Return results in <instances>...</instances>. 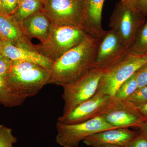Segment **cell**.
Here are the masks:
<instances>
[{"label": "cell", "instance_id": "24", "mask_svg": "<svg viewBox=\"0 0 147 147\" xmlns=\"http://www.w3.org/2000/svg\"><path fill=\"white\" fill-rule=\"evenodd\" d=\"M138 88L147 86V63L141 67L135 73Z\"/></svg>", "mask_w": 147, "mask_h": 147}, {"label": "cell", "instance_id": "27", "mask_svg": "<svg viewBox=\"0 0 147 147\" xmlns=\"http://www.w3.org/2000/svg\"><path fill=\"white\" fill-rule=\"evenodd\" d=\"M137 7L140 12L147 13V0H139Z\"/></svg>", "mask_w": 147, "mask_h": 147}, {"label": "cell", "instance_id": "23", "mask_svg": "<svg viewBox=\"0 0 147 147\" xmlns=\"http://www.w3.org/2000/svg\"><path fill=\"white\" fill-rule=\"evenodd\" d=\"M12 61L0 52V77L7 79L11 70Z\"/></svg>", "mask_w": 147, "mask_h": 147}, {"label": "cell", "instance_id": "34", "mask_svg": "<svg viewBox=\"0 0 147 147\" xmlns=\"http://www.w3.org/2000/svg\"><path fill=\"white\" fill-rule=\"evenodd\" d=\"M18 1H20V0H18Z\"/></svg>", "mask_w": 147, "mask_h": 147}, {"label": "cell", "instance_id": "4", "mask_svg": "<svg viewBox=\"0 0 147 147\" xmlns=\"http://www.w3.org/2000/svg\"><path fill=\"white\" fill-rule=\"evenodd\" d=\"M147 63V55L128 53L122 59L104 71L100 78L97 92L114 97L120 86Z\"/></svg>", "mask_w": 147, "mask_h": 147}, {"label": "cell", "instance_id": "28", "mask_svg": "<svg viewBox=\"0 0 147 147\" xmlns=\"http://www.w3.org/2000/svg\"><path fill=\"white\" fill-rule=\"evenodd\" d=\"M137 108L144 119H147V102L138 106Z\"/></svg>", "mask_w": 147, "mask_h": 147}, {"label": "cell", "instance_id": "5", "mask_svg": "<svg viewBox=\"0 0 147 147\" xmlns=\"http://www.w3.org/2000/svg\"><path fill=\"white\" fill-rule=\"evenodd\" d=\"M41 10L52 24L84 29V0H41Z\"/></svg>", "mask_w": 147, "mask_h": 147}, {"label": "cell", "instance_id": "22", "mask_svg": "<svg viewBox=\"0 0 147 147\" xmlns=\"http://www.w3.org/2000/svg\"><path fill=\"white\" fill-rule=\"evenodd\" d=\"M127 100L137 107L147 102V86L138 88Z\"/></svg>", "mask_w": 147, "mask_h": 147}, {"label": "cell", "instance_id": "2", "mask_svg": "<svg viewBox=\"0 0 147 147\" xmlns=\"http://www.w3.org/2000/svg\"><path fill=\"white\" fill-rule=\"evenodd\" d=\"M88 35H89L81 28L53 24L47 38L38 45H32L31 49L53 62L67 51L79 45Z\"/></svg>", "mask_w": 147, "mask_h": 147}, {"label": "cell", "instance_id": "17", "mask_svg": "<svg viewBox=\"0 0 147 147\" xmlns=\"http://www.w3.org/2000/svg\"><path fill=\"white\" fill-rule=\"evenodd\" d=\"M26 99L13 89L6 79L0 77V104L12 108L22 105Z\"/></svg>", "mask_w": 147, "mask_h": 147}, {"label": "cell", "instance_id": "10", "mask_svg": "<svg viewBox=\"0 0 147 147\" xmlns=\"http://www.w3.org/2000/svg\"><path fill=\"white\" fill-rule=\"evenodd\" d=\"M50 70L39 66L16 74H9L7 81L13 89L25 98L38 93L48 84Z\"/></svg>", "mask_w": 147, "mask_h": 147}, {"label": "cell", "instance_id": "20", "mask_svg": "<svg viewBox=\"0 0 147 147\" xmlns=\"http://www.w3.org/2000/svg\"><path fill=\"white\" fill-rule=\"evenodd\" d=\"M138 89V84L134 74L120 86L114 97L117 100H127Z\"/></svg>", "mask_w": 147, "mask_h": 147}, {"label": "cell", "instance_id": "6", "mask_svg": "<svg viewBox=\"0 0 147 147\" xmlns=\"http://www.w3.org/2000/svg\"><path fill=\"white\" fill-rule=\"evenodd\" d=\"M122 100L100 92L78 105L71 112L59 117L57 121L64 124L80 123L100 117L118 106Z\"/></svg>", "mask_w": 147, "mask_h": 147}, {"label": "cell", "instance_id": "33", "mask_svg": "<svg viewBox=\"0 0 147 147\" xmlns=\"http://www.w3.org/2000/svg\"><path fill=\"white\" fill-rule=\"evenodd\" d=\"M3 40L1 38V37H0V46H1V45L2 43Z\"/></svg>", "mask_w": 147, "mask_h": 147}, {"label": "cell", "instance_id": "19", "mask_svg": "<svg viewBox=\"0 0 147 147\" xmlns=\"http://www.w3.org/2000/svg\"><path fill=\"white\" fill-rule=\"evenodd\" d=\"M129 54L139 55H147V21L136 34L129 49Z\"/></svg>", "mask_w": 147, "mask_h": 147}, {"label": "cell", "instance_id": "8", "mask_svg": "<svg viewBox=\"0 0 147 147\" xmlns=\"http://www.w3.org/2000/svg\"><path fill=\"white\" fill-rule=\"evenodd\" d=\"M140 12L136 7L121 1L116 5L110 17L109 27L128 47L134 40L141 22Z\"/></svg>", "mask_w": 147, "mask_h": 147}, {"label": "cell", "instance_id": "25", "mask_svg": "<svg viewBox=\"0 0 147 147\" xmlns=\"http://www.w3.org/2000/svg\"><path fill=\"white\" fill-rule=\"evenodd\" d=\"M125 147H147V135L139 131L137 136Z\"/></svg>", "mask_w": 147, "mask_h": 147}, {"label": "cell", "instance_id": "21", "mask_svg": "<svg viewBox=\"0 0 147 147\" xmlns=\"http://www.w3.org/2000/svg\"><path fill=\"white\" fill-rule=\"evenodd\" d=\"M17 140L11 129L0 125V147H13Z\"/></svg>", "mask_w": 147, "mask_h": 147}, {"label": "cell", "instance_id": "18", "mask_svg": "<svg viewBox=\"0 0 147 147\" xmlns=\"http://www.w3.org/2000/svg\"><path fill=\"white\" fill-rule=\"evenodd\" d=\"M41 0H20L18 7L11 15L18 23L41 10Z\"/></svg>", "mask_w": 147, "mask_h": 147}, {"label": "cell", "instance_id": "7", "mask_svg": "<svg viewBox=\"0 0 147 147\" xmlns=\"http://www.w3.org/2000/svg\"><path fill=\"white\" fill-rule=\"evenodd\" d=\"M56 142L63 147H78L88 137L100 131L116 128L102 117H97L80 123L64 124L57 121Z\"/></svg>", "mask_w": 147, "mask_h": 147}, {"label": "cell", "instance_id": "31", "mask_svg": "<svg viewBox=\"0 0 147 147\" xmlns=\"http://www.w3.org/2000/svg\"><path fill=\"white\" fill-rule=\"evenodd\" d=\"M93 147H125L121 146H114V145H100V146H96Z\"/></svg>", "mask_w": 147, "mask_h": 147}, {"label": "cell", "instance_id": "30", "mask_svg": "<svg viewBox=\"0 0 147 147\" xmlns=\"http://www.w3.org/2000/svg\"><path fill=\"white\" fill-rule=\"evenodd\" d=\"M121 1L124 2L132 6L137 8V4L138 2H139V0H121Z\"/></svg>", "mask_w": 147, "mask_h": 147}, {"label": "cell", "instance_id": "13", "mask_svg": "<svg viewBox=\"0 0 147 147\" xmlns=\"http://www.w3.org/2000/svg\"><path fill=\"white\" fill-rule=\"evenodd\" d=\"M0 52L12 61L30 62L50 70L53 65V61L36 51L17 46L7 40H3L0 46Z\"/></svg>", "mask_w": 147, "mask_h": 147}, {"label": "cell", "instance_id": "26", "mask_svg": "<svg viewBox=\"0 0 147 147\" xmlns=\"http://www.w3.org/2000/svg\"><path fill=\"white\" fill-rule=\"evenodd\" d=\"M4 13L11 16L18 7V0H1Z\"/></svg>", "mask_w": 147, "mask_h": 147}, {"label": "cell", "instance_id": "1", "mask_svg": "<svg viewBox=\"0 0 147 147\" xmlns=\"http://www.w3.org/2000/svg\"><path fill=\"white\" fill-rule=\"evenodd\" d=\"M98 40L88 35L53 62L48 84L63 87L76 82L93 66Z\"/></svg>", "mask_w": 147, "mask_h": 147}, {"label": "cell", "instance_id": "9", "mask_svg": "<svg viewBox=\"0 0 147 147\" xmlns=\"http://www.w3.org/2000/svg\"><path fill=\"white\" fill-rule=\"evenodd\" d=\"M129 49L115 31H105L98 40L93 67L108 69L125 57Z\"/></svg>", "mask_w": 147, "mask_h": 147}, {"label": "cell", "instance_id": "15", "mask_svg": "<svg viewBox=\"0 0 147 147\" xmlns=\"http://www.w3.org/2000/svg\"><path fill=\"white\" fill-rule=\"evenodd\" d=\"M18 24L23 34L28 39L35 38L40 42L47 38L53 26L50 19L41 10Z\"/></svg>", "mask_w": 147, "mask_h": 147}, {"label": "cell", "instance_id": "11", "mask_svg": "<svg viewBox=\"0 0 147 147\" xmlns=\"http://www.w3.org/2000/svg\"><path fill=\"white\" fill-rule=\"evenodd\" d=\"M102 117L108 123L115 128L137 127L144 120L137 107L128 100H122L118 106Z\"/></svg>", "mask_w": 147, "mask_h": 147}, {"label": "cell", "instance_id": "16", "mask_svg": "<svg viewBox=\"0 0 147 147\" xmlns=\"http://www.w3.org/2000/svg\"><path fill=\"white\" fill-rule=\"evenodd\" d=\"M0 37L13 44L22 42L26 38L19 24L10 15L0 12Z\"/></svg>", "mask_w": 147, "mask_h": 147}, {"label": "cell", "instance_id": "29", "mask_svg": "<svg viewBox=\"0 0 147 147\" xmlns=\"http://www.w3.org/2000/svg\"><path fill=\"white\" fill-rule=\"evenodd\" d=\"M137 128L139 129V131H141L147 135V119L142 121L138 125Z\"/></svg>", "mask_w": 147, "mask_h": 147}, {"label": "cell", "instance_id": "3", "mask_svg": "<svg viewBox=\"0 0 147 147\" xmlns=\"http://www.w3.org/2000/svg\"><path fill=\"white\" fill-rule=\"evenodd\" d=\"M106 69L92 67L76 82L63 87L62 97L64 101L63 115L71 112L79 104L96 93L100 78Z\"/></svg>", "mask_w": 147, "mask_h": 147}, {"label": "cell", "instance_id": "32", "mask_svg": "<svg viewBox=\"0 0 147 147\" xmlns=\"http://www.w3.org/2000/svg\"><path fill=\"white\" fill-rule=\"evenodd\" d=\"M0 12L5 13H4V11L3 9L1 1V0H0Z\"/></svg>", "mask_w": 147, "mask_h": 147}, {"label": "cell", "instance_id": "14", "mask_svg": "<svg viewBox=\"0 0 147 147\" xmlns=\"http://www.w3.org/2000/svg\"><path fill=\"white\" fill-rule=\"evenodd\" d=\"M105 0H84V29L87 34L100 38L105 31L102 26V13Z\"/></svg>", "mask_w": 147, "mask_h": 147}, {"label": "cell", "instance_id": "12", "mask_svg": "<svg viewBox=\"0 0 147 147\" xmlns=\"http://www.w3.org/2000/svg\"><path fill=\"white\" fill-rule=\"evenodd\" d=\"M139 133L128 128L106 129L95 133L83 141L85 144L93 147L108 145L125 147Z\"/></svg>", "mask_w": 147, "mask_h": 147}]
</instances>
